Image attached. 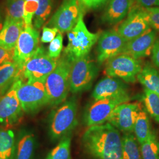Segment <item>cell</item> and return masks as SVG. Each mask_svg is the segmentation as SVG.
<instances>
[{"label":"cell","mask_w":159,"mask_h":159,"mask_svg":"<svg viewBox=\"0 0 159 159\" xmlns=\"http://www.w3.org/2000/svg\"><path fill=\"white\" fill-rule=\"evenodd\" d=\"M134 134L125 133L122 136V151L123 159H142L140 148Z\"/></svg>","instance_id":"25"},{"label":"cell","mask_w":159,"mask_h":159,"mask_svg":"<svg viewBox=\"0 0 159 159\" xmlns=\"http://www.w3.org/2000/svg\"><path fill=\"white\" fill-rule=\"evenodd\" d=\"M84 13L81 12L76 25L67 33L68 44L64 50L63 55L73 62L89 54L100 35L99 33H91L87 28L83 18Z\"/></svg>","instance_id":"4"},{"label":"cell","mask_w":159,"mask_h":159,"mask_svg":"<svg viewBox=\"0 0 159 159\" xmlns=\"http://www.w3.org/2000/svg\"><path fill=\"white\" fill-rule=\"evenodd\" d=\"M18 77L0 98V125L2 127L17 125L23 120L24 111L17 93Z\"/></svg>","instance_id":"9"},{"label":"cell","mask_w":159,"mask_h":159,"mask_svg":"<svg viewBox=\"0 0 159 159\" xmlns=\"http://www.w3.org/2000/svg\"><path fill=\"white\" fill-rule=\"evenodd\" d=\"M130 96L103 98L91 104L84 115V122L88 127L100 125L108 121L114 108L119 105L129 102Z\"/></svg>","instance_id":"11"},{"label":"cell","mask_w":159,"mask_h":159,"mask_svg":"<svg viewBox=\"0 0 159 159\" xmlns=\"http://www.w3.org/2000/svg\"><path fill=\"white\" fill-rule=\"evenodd\" d=\"M24 27V22L5 20L0 31V47L14 48Z\"/></svg>","instance_id":"20"},{"label":"cell","mask_w":159,"mask_h":159,"mask_svg":"<svg viewBox=\"0 0 159 159\" xmlns=\"http://www.w3.org/2000/svg\"><path fill=\"white\" fill-rule=\"evenodd\" d=\"M59 31L56 28L44 27L43 29V34L41 37V41L43 43H50L56 37Z\"/></svg>","instance_id":"34"},{"label":"cell","mask_w":159,"mask_h":159,"mask_svg":"<svg viewBox=\"0 0 159 159\" xmlns=\"http://www.w3.org/2000/svg\"><path fill=\"white\" fill-rule=\"evenodd\" d=\"M17 93L25 113H37L49 104L44 81L27 80L24 82L21 75L17 79Z\"/></svg>","instance_id":"5"},{"label":"cell","mask_w":159,"mask_h":159,"mask_svg":"<svg viewBox=\"0 0 159 159\" xmlns=\"http://www.w3.org/2000/svg\"><path fill=\"white\" fill-rule=\"evenodd\" d=\"M127 96L129 94L125 83L120 79L108 75L97 84L92 93V97L95 100Z\"/></svg>","instance_id":"17"},{"label":"cell","mask_w":159,"mask_h":159,"mask_svg":"<svg viewBox=\"0 0 159 159\" xmlns=\"http://www.w3.org/2000/svg\"><path fill=\"white\" fill-rule=\"evenodd\" d=\"M37 139L33 131L23 129L16 136L15 159H34Z\"/></svg>","instance_id":"19"},{"label":"cell","mask_w":159,"mask_h":159,"mask_svg":"<svg viewBox=\"0 0 159 159\" xmlns=\"http://www.w3.org/2000/svg\"><path fill=\"white\" fill-rule=\"evenodd\" d=\"M40 0H25L24 7V21L25 26L33 25L35 14L37 10Z\"/></svg>","instance_id":"31"},{"label":"cell","mask_w":159,"mask_h":159,"mask_svg":"<svg viewBox=\"0 0 159 159\" xmlns=\"http://www.w3.org/2000/svg\"><path fill=\"white\" fill-rule=\"evenodd\" d=\"M2 95H3V94H2V93H1V91H0V98H1V97H2Z\"/></svg>","instance_id":"40"},{"label":"cell","mask_w":159,"mask_h":159,"mask_svg":"<svg viewBox=\"0 0 159 159\" xmlns=\"http://www.w3.org/2000/svg\"><path fill=\"white\" fill-rule=\"evenodd\" d=\"M71 142L70 134L63 137L49 153L46 159H71Z\"/></svg>","instance_id":"27"},{"label":"cell","mask_w":159,"mask_h":159,"mask_svg":"<svg viewBox=\"0 0 159 159\" xmlns=\"http://www.w3.org/2000/svg\"><path fill=\"white\" fill-rule=\"evenodd\" d=\"M137 4L144 8L159 7V0H134Z\"/></svg>","instance_id":"38"},{"label":"cell","mask_w":159,"mask_h":159,"mask_svg":"<svg viewBox=\"0 0 159 159\" xmlns=\"http://www.w3.org/2000/svg\"><path fill=\"white\" fill-rule=\"evenodd\" d=\"M40 33L33 25L25 26L21 31L14 48L13 61L20 71L29 59L37 50L39 46Z\"/></svg>","instance_id":"12"},{"label":"cell","mask_w":159,"mask_h":159,"mask_svg":"<svg viewBox=\"0 0 159 159\" xmlns=\"http://www.w3.org/2000/svg\"><path fill=\"white\" fill-rule=\"evenodd\" d=\"M134 0H109L102 14L103 23L110 25L121 22L128 15Z\"/></svg>","instance_id":"18"},{"label":"cell","mask_w":159,"mask_h":159,"mask_svg":"<svg viewBox=\"0 0 159 159\" xmlns=\"http://www.w3.org/2000/svg\"><path fill=\"white\" fill-rule=\"evenodd\" d=\"M152 59L154 65L159 68V37L154 44L152 51Z\"/></svg>","instance_id":"37"},{"label":"cell","mask_w":159,"mask_h":159,"mask_svg":"<svg viewBox=\"0 0 159 159\" xmlns=\"http://www.w3.org/2000/svg\"><path fill=\"white\" fill-rule=\"evenodd\" d=\"M152 29L159 32V7L144 8Z\"/></svg>","instance_id":"33"},{"label":"cell","mask_w":159,"mask_h":159,"mask_svg":"<svg viewBox=\"0 0 159 159\" xmlns=\"http://www.w3.org/2000/svg\"><path fill=\"white\" fill-rule=\"evenodd\" d=\"M54 0H40L37 10L35 14L33 25L34 28L40 29L43 26L51 15Z\"/></svg>","instance_id":"26"},{"label":"cell","mask_w":159,"mask_h":159,"mask_svg":"<svg viewBox=\"0 0 159 159\" xmlns=\"http://www.w3.org/2000/svg\"><path fill=\"white\" fill-rule=\"evenodd\" d=\"M63 47V35L61 33L58 32L54 39L50 42L48 49V54L51 58L58 59L60 56Z\"/></svg>","instance_id":"32"},{"label":"cell","mask_w":159,"mask_h":159,"mask_svg":"<svg viewBox=\"0 0 159 159\" xmlns=\"http://www.w3.org/2000/svg\"><path fill=\"white\" fill-rule=\"evenodd\" d=\"M143 102L148 113L159 123V94L144 89Z\"/></svg>","instance_id":"30"},{"label":"cell","mask_w":159,"mask_h":159,"mask_svg":"<svg viewBox=\"0 0 159 159\" xmlns=\"http://www.w3.org/2000/svg\"><path fill=\"white\" fill-rule=\"evenodd\" d=\"M133 132L140 144L145 142L152 133L148 114L142 108L137 114Z\"/></svg>","instance_id":"24"},{"label":"cell","mask_w":159,"mask_h":159,"mask_svg":"<svg viewBox=\"0 0 159 159\" xmlns=\"http://www.w3.org/2000/svg\"><path fill=\"white\" fill-rule=\"evenodd\" d=\"M73 61L63 55L45 81L49 104L57 106L64 102L70 92V74Z\"/></svg>","instance_id":"3"},{"label":"cell","mask_w":159,"mask_h":159,"mask_svg":"<svg viewBox=\"0 0 159 159\" xmlns=\"http://www.w3.org/2000/svg\"><path fill=\"white\" fill-rule=\"evenodd\" d=\"M127 42L117 31L111 30L102 32L97 41V61L98 64L122 53Z\"/></svg>","instance_id":"14"},{"label":"cell","mask_w":159,"mask_h":159,"mask_svg":"<svg viewBox=\"0 0 159 159\" xmlns=\"http://www.w3.org/2000/svg\"><path fill=\"white\" fill-rule=\"evenodd\" d=\"M58 59L50 57L44 47H39L34 55L25 63L21 71V78L27 80L46 81L57 66Z\"/></svg>","instance_id":"7"},{"label":"cell","mask_w":159,"mask_h":159,"mask_svg":"<svg viewBox=\"0 0 159 159\" xmlns=\"http://www.w3.org/2000/svg\"><path fill=\"white\" fill-rule=\"evenodd\" d=\"M142 66L139 60L121 53L106 61V73L110 77L118 78L126 83H134Z\"/></svg>","instance_id":"8"},{"label":"cell","mask_w":159,"mask_h":159,"mask_svg":"<svg viewBox=\"0 0 159 159\" xmlns=\"http://www.w3.org/2000/svg\"><path fill=\"white\" fill-rule=\"evenodd\" d=\"M142 106L139 102H125L114 108L108 121L119 130L133 133L137 116Z\"/></svg>","instance_id":"15"},{"label":"cell","mask_w":159,"mask_h":159,"mask_svg":"<svg viewBox=\"0 0 159 159\" xmlns=\"http://www.w3.org/2000/svg\"><path fill=\"white\" fill-rule=\"evenodd\" d=\"M151 27L144 7L133 6L125 20L121 23L117 31L127 41L133 40L146 32Z\"/></svg>","instance_id":"13"},{"label":"cell","mask_w":159,"mask_h":159,"mask_svg":"<svg viewBox=\"0 0 159 159\" xmlns=\"http://www.w3.org/2000/svg\"><path fill=\"white\" fill-rule=\"evenodd\" d=\"M25 0H7L5 20L24 21V7Z\"/></svg>","instance_id":"29"},{"label":"cell","mask_w":159,"mask_h":159,"mask_svg":"<svg viewBox=\"0 0 159 159\" xmlns=\"http://www.w3.org/2000/svg\"><path fill=\"white\" fill-rule=\"evenodd\" d=\"M78 104L75 97H71L52 111L48 119V135L52 142L70 134L78 124Z\"/></svg>","instance_id":"2"},{"label":"cell","mask_w":159,"mask_h":159,"mask_svg":"<svg viewBox=\"0 0 159 159\" xmlns=\"http://www.w3.org/2000/svg\"><path fill=\"white\" fill-rule=\"evenodd\" d=\"M140 148L142 159H159V140L153 132Z\"/></svg>","instance_id":"28"},{"label":"cell","mask_w":159,"mask_h":159,"mask_svg":"<svg viewBox=\"0 0 159 159\" xmlns=\"http://www.w3.org/2000/svg\"><path fill=\"white\" fill-rule=\"evenodd\" d=\"M2 26H3V25H2V23L1 22V21H0V31H1V29L2 28Z\"/></svg>","instance_id":"39"},{"label":"cell","mask_w":159,"mask_h":159,"mask_svg":"<svg viewBox=\"0 0 159 159\" xmlns=\"http://www.w3.org/2000/svg\"><path fill=\"white\" fill-rule=\"evenodd\" d=\"M20 75L21 71L14 61L0 66V91L2 94L6 93Z\"/></svg>","instance_id":"22"},{"label":"cell","mask_w":159,"mask_h":159,"mask_svg":"<svg viewBox=\"0 0 159 159\" xmlns=\"http://www.w3.org/2000/svg\"><path fill=\"white\" fill-rule=\"evenodd\" d=\"M109 0H80V4L83 10H94L104 5Z\"/></svg>","instance_id":"35"},{"label":"cell","mask_w":159,"mask_h":159,"mask_svg":"<svg viewBox=\"0 0 159 159\" xmlns=\"http://www.w3.org/2000/svg\"><path fill=\"white\" fill-rule=\"evenodd\" d=\"M99 68L89 55L81 57L72 63L70 74V91L73 94L90 89Z\"/></svg>","instance_id":"6"},{"label":"cell","mask_w":159,"mask_h":159,"mask_svg":"<svg viewBox=\"0 0 159 159\" xmlns=\"http://www.w3.org/2000/svg\"><path fill=\"white\" fill-rule=\"evenodd\" d=\"M156 39V31L151 28L141 35L127 41L122 53L137 60L148 56L152 54Z\"/></svg>","instance_id":"16"},{"label":"cell","mask_w":159,"mask_h":159,"mask_svg":"<svg viewBox=\"0 0 159 159\" xmlns=\"http://www.w3.org/2000/svg\"><path fill=\"white\" fill-rule=\"evenodd\" d=\"M81 142L85 152L94 159H123L122 136L108 122L89 127Z\"/></svg>","instance_id":"1"},{"label":"cell","mask_w":159,"mask_h":159,"mask_svg":"<svg viewBox=\"0 0 159 159\" xmlns=\"http://www.w3.org/2000/svg\"><path fill=\"white\" fill-rule=\"evenodd\" d=\"M0 21H1V14H0Z\"/></svg>","instance_id":"41"},{"label":"cell","mask_w":159,"mask_h":159,"mask_svg":"<svg viewBox=\"0 0 159 159\" xmlns=\"http://www.w3.org/2000/svg\"><path fill=\"white\" fill-rule=\"evenodd\" d=\"M81 12L84 10L78 0H63L46 26L56 28L61 33H68L78 22Z\"/></svg>","instance_id":"10"},{"label":"cell","mask_w":159,"mask_h":159,"mask_svg":"<svg viewBox=\"0 0 159 159\" xmlns=\"http://www.w3.org/2000/svg\"><path fill=\"white\" fill-rule=\"evenodd\" d=\"M14 48L6 49L0 47V66L8 61H13Z\"/></svg>","instance_id":"36"},{"label":"cell","mask_w":159,"mask_h":159,"mask_svg":"<svg viewBox=\"0 0 159 159\" xmlns=\"http://www.w3.org/2000/svg\"><path fill=\"white\" fill-rule=\"evenodd\" d=\"M16 136L9 128L0 129V159H15Z\"/></svg>","instance_id":"21"},{"label":"cell","mask_w":159,"mask_h":159,"mask_svg":"<svg viewBox=\"0 0 159 159\" xmlns=\"http://www.w3.org/2000/svg\"><path fill=\"white\" fill-rule=\"evenodd\" d=\"M144 89L159 94V71L150 64H146L137 75Z\"/></svg>","instance_id":"23"},{"label":"cell","mask_w":159,"mask_h":159,"mask_svg":"<svg viewBox=\"0 0 159 159\" xmlns=\"http://www.w3.org/2000/svg\"><path fill=\"white\" fill-rule=\"evenodd\" d=\"M78 1H80V0H78Z\"/></svg>","instance_id":"42"}]
</instances>
